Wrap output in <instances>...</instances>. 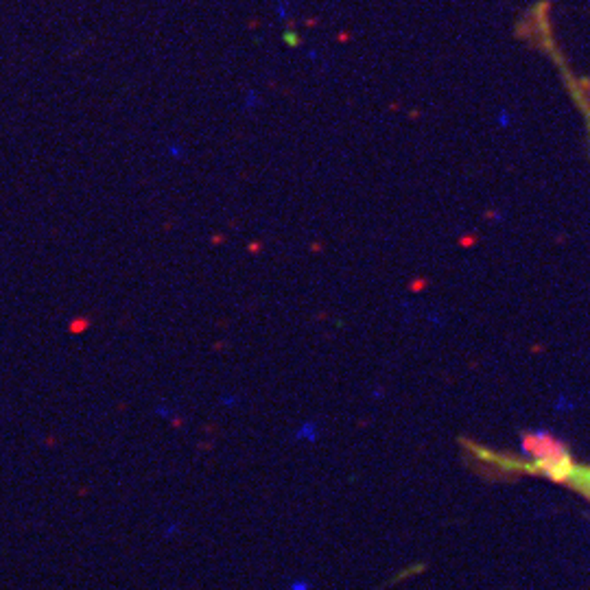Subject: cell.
<instances>
[{
  "mask_svg": "<svg viewBox=\"0 0 590 590\" xmlns=\"http://www.w3.org/2000/svg\"><path fill=\"white\" fill-rule=\"evenodd\" d=\"M549 47V51L553 53V59H555V64L560 66V73H562V77H564V81H566V85H569V92H571V97H573V101H575V105H577V109L582 112V116H584V121H586V129H588V136H590V85L586 83V81H582L569 66H566V61L562 59V55L555 51V47H551V42L547 44Z\"/></svg>",
  "mask_w": 590,
  "mask_h": 590,
  "instance_id": "6da1fadb",
  "label": "cell"
}]
</instances>
